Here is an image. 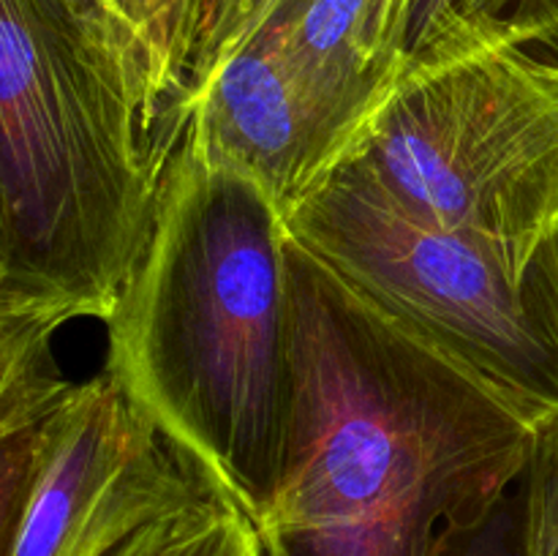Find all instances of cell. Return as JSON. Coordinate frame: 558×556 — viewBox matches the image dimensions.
<instances>
[{"instance_id": "1", "label": "cell", "mask_w": 558, "mask_h": 556, "mask_svg": "<svg viewBox=\"0 0 558 556\" xmlns=\"http://www.w3.org/2000/svg\"><path fill=\"white\" fill-rule=\"evenodd\" d=\"M289 398L262 527L281 556H441L526 472L534 425L289 234Z\"/></svg>"}, {"instance_id": "2", "label": "cell", "mask_w": 558, "mask_h": 556, "mask_svg": "<svg viewBox=\"0 0 558 556\" xmlns=\"http://www.w3.org/2000/svg\"><path fill=\"white\" fill-rule=\"evenodd\" d=\"M289 232L276 202L189 129L109 330L107 371L163 439L262 518L287 445Z\"/></svg>"}, {"instance_id": "3", "label": "cell", "mask_w": 558, "mask_h": 556, "mask_svg": "<svg viewBox=\"0 0 558 556\" xmlns=\"http://www.w3.org/2000/svg\"><path fill=\"white\" fill-rule=\"evenodd\" d=\"M183 129L134 33L69 0H0V278L107 322Z\"/></svg>"}, {"instance_id": "4", "label": "cell", "mask_w": 558, "mask_h": 556, "mask_svg": "<svg viewBox=\"0 0 558 556\" xmlns=\"http://www.w3.org/2000/svg\"><path fill=\"white\" fill-rule=\"evenodd\" d=\"M283 221L349 289L523 418L558 412V238L521 256L407 216L343 172L327 174Z\"/></svg>"}, {"instance_id": "5", "label": "cell", "mask_w": 558, "mask_h": 556, "mask_svg": "<svg viewBox=\"0 0 558 556\" xmlns=\"http://www.w3.org/2000/svg\"><path fill=\"white\" fill-rule=\"evenodd\" d=\"M332 172L521 256L558 238V71L521 49L398 85Z\"/></svg>"}, {"instance_id": "6", "label": "cell", "mask_w": 558, "mask_h": 556, "mask_svg": "<svg viewBox=\"0 0 558 556\" xmlns=\"http://www.w3.org/2000/svg\"><path fill=\"white\" fill-rule=\"evenodd\" d=\"M185 129L287 216L352 145V131L262 33L251 31L185 104Z\"/></svg>"}, {"instance_id": "7", "label": "cell", "mask_w": 558, "mask_h": 556, "mask_svg": "<svg viewBox=\"0 0 558 556\" xmlns=\"http://www.w3.org/2000/svg\"><path fill=\"white\" fill-rule=\"evenodd\" d=\"M398 11L401 0H270L251 31L357 136L396 85Z\"/></svg>"}, {"instance_id": "8", "label": "cell", "mask_w": 558, "mask_h": 556, "mask_svg": "<svg viewBox=\"0 0 558 556\" xmlns=\"http://www.w3.org/2000/svg\"><path fill=\"white\" fill-rule=\"evenodd\" d=\"M558 27V0H401L396 90L414 76L515 49Z\"/></svg>"}, {"instance_id": "9", "label": "cell", "mask_w": 558, "mask_h": 556, "mask_svg": "<svg viewBox=\"0 0 558 556\" xmlns=\"http://www.w3.org/2000/svg\"><path fill=\"white\" fill-rule=\"evenodd\" d=\"M69 322V311L0 278V442L41 425L74 387L54 354Z\"/></svg>"}, {"instance_id": "10", "label": "cell", "mask_w": 558, "mask_h": 556, "mask_svg": "<svg viewBox=\"0 0 558 556\" xmlns=\"http://www.w3.org/2000/svg\"><path fill=\"white\" fill-rule=\"evenodd\" d=\"M267 3L270 0H194L185 27L183 63H180L183 107L196 87L210 76V71L221 63L223 55L248 36Z\"/></svg>"}, {"instance_id": "11", "label": "cell", "mask_w": 558, "mask_h": 556, "mask_svg": "<svg viewBox=\"0 0 558 556\" xmlns=\"http://www.w3.org/2000/svg\"><path fill=\"white\" fill-rule=\"evenodd\" d=\"M523 556H558V412L534 425L521 478Z\"/></svg>"}, {"instance_id": "12", "label": "cell", "mask_w": 558, "mask_h": 556, "mask_svg": "<svg viewBox=\"0 0 558 556\" xmlns=\"http://www.w3.org/2000/svg\"><path fill=\"white\" fill-rule=\"evenodd\" d=\"M172 556H281L262 521L218 491Z\"/></svg>"}, {"instance_id": "13", "label": "cell", "mask_w": 558, "mask_h": 556, "mask_svg": "<svg viewBox=\"0 0 558 556\" xmlns=\"http://www.w3.org/2000/svg\"><path fill=\"white\" fill-rule=\"evenodd\" d=\"M44 423L0 442V556H9L27 491L36 478Z\"/></svg>"}, {"instance_id": "14", "label": "cell", "mask_w": 558, "mask_h": 556, "mask_svg": "<svg viewBox=\"0 0 558 556\" xmlns=\"http://www.w3.org/2000/svg\"><path fill=\"white\" fill-rule=\"evenodd\" d=\"M518 488L474 532L452 543L441 556H523L521 491Z\"/></svg>"}, {"instance_id": "15", "label": "cell", "mask_w": 558, "mask_h": 556, "mask_svg": "<svg viewBox=\"0 0 558 556\" xmlns=\"http://www.w3.org/2000/svg\"><path fill=\"white\" fill-rule=\"evenodd\" d=\"M109 5L114 16L123 22L129 31H134L136 36L145 41V47L150 49L158 58V63L167 71L169 82H172V90L178 96V87H174L172 69H169V55H167V41H163V14H161V0H104ZM180 104V96H178ZM183 109V104H180ZM185 114V112H183Z\"/></svg>"}, {"instance_id": "16", "label": "cell", "mask_w": 558, "mask_h": 556, "mask_svg": "<svg viewBox=\"0 0 558 556\" xmlns=\"http://www.w3.org/2000/svg\"><path fill=\"white\" fill-rule=\"evenodd\" d=\"M189 527L191 521L185 512H167V516L156 518L147 527H142L140 532L131 534L129 540H123L107 556H172L180 540L189 534Z\"/></svg>"}, {"instance_id": "17", "label": "cell", "mask_w": 558, "mask_h": 556, "mask_svg": "<svg viewBox=\"0 0 558 556\" xmlns=\"http://www.w3.org/2000/svg\"><path fill=\"white\" fill-rule=\"evenodd\" d=\"M191 9H194V0H161L163 41H167L169 69H172V80H174V87H178L180 104H183V93H180V63H183L185 27H189Z\"/></svg>"}, {"instance_id": "18", "label": "cell", "mask_w": 558, "mask_h": 556, "mask_svg": "<svg viewBox=\"0 0 558 556\" xmlns=\"http://www.w3.org/2000/svg\"><path fill=\"white\" fill-rule=\"evenodd\" d=\"M515 49H521V52H526V55H532V58L543 60V63L554 65V69L558 71V27H556V31L545 33V36L534 38V41L523 44V47H515Z\"/></svg>"}, {"instance_id": "19", "label": "cell", "mask_w": 558, "mask_h": 556, "mask_svg": "<svg viewBox=\"0 0 558 556\" xmlns=\"http://www.w3.org/2000/svg\"><path fill=\"white\" fill-rule=\"evenodd\" d=\"M69 3L76 5V9H80V11H85V14L96 16V20H107V22H114V25L125 27L123 22H120L118 16H114L112 11H109V5L104 3V0H69ZM125 31H129V27H125ZM131 33H134V31H131ZM134 36H136V33H134ZM136 38H140V36H136ZM140 41H142V38H140ZM142 44H145V41H142Z\"/></svg>"}, {"instance_id": "20", "label": "cell", "mask_w": 558, "mask_h": 556, "mask_svg": "<svg viewBox=\"0 0 558 556\" xmlns=\"http://www.w3.org/2000/svg\"><path fill=\"white\" fill-rule=\"evenodd\" d=\"M0 265H3V221H0Z\"/></svg>"}]
</instances>
